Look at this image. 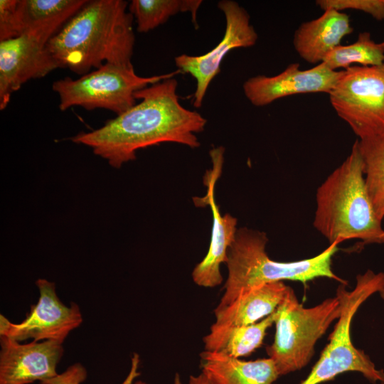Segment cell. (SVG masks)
<instances>
[{
  "mask_svg": "<svg viewBox=\"0 0 384 384\" xmlns=\"http://www.w3.org/2000/svg\"><path fill=\"white\" fill-rule=\"evenodd\" d=\"M379 293H380V297H382V299H384V289H383L382 290H380V291L379 292Z\"/></svg>",
  "mask_w": 384,
  "mask_h": 384,
  "instance_id": "83f0119b",
  "label": "cell"
},
{
  "mask_svg": "<svg viewBox=\"0 0 384 384\" xmlns=\"http://www.w3.org/2000/svg\"><path fill=\"white\" fill-rule=\"evenodd\" d=\"M224 151L225 149L221 146L210 151L213 167L207 171L204 176V183L207 187L206 194L203 197L193 198L196 206H209L213 216L208 252L196 265L191 274L193 282L205 288L215 287L223 282L220 266L223 263H226L228 250L238 230L237 218L228 213L222 215L215 198V187L222 171Z\"/></svg>",
  "mask_w": 384,
  "mask_h": 384,
  "instance_id": "7c38bea8",
  "label": "cell"
},
{
  "mask_svg": "<svg viewBox=\"0 0 384 384\" xmlns=\"http://www.w3.org/2000/svg\"><path fill=\"white\" fill-rule=\"evenodd\" d=\"M218 7L225 18V31L222 40L201 55L181 54L174 58L178 70L190 74L196 80L193 106L197 108L202 106L208 88L220 72L221 63L227 54L235 48L253 46L258 38L250 23L249 14L238 2L222 0L218 3Z\"/></svg>",
  "mask_w": 384,
  "mask_h": 384,
  "instance_id": "30bf717a",
  "label": "cell"
},
{
  "mask_svg": "<svg viewBox=\"0 0 384 384\" xmlns=\"http://www.w3.org/2000/svg\"><path fill=\"white\" fill-rule=\"evenodd\" d=\"M18 2V0H0V41L16 38L22 33Z\"/></svg>",
  "mask_w": 384,
  "mask_h": 384,
  "instance_id": "d4e9b609",
  "label": "cell"
},
{
  "mask_svg": "<svg viewBox=\"0 0 384 384\" xmlns=\"http://www.w3.org/2000/svg\"><path fill=\"white\" fill-rule=\"evenodd\" d=\"M289 286L274 282L256 287L240 294L227 307L215 311L218 326L248 325L260 321L276 311Z\"/></svg>",
  "mask_w": 384,
  "mask_h": 384,
  "instance_id": "e0dca14e",
  "label": "cell"
},
{
  "mask_svg": "<svg viewBox=\"0 0 384 384\" xmlns=\"http://www.w3.org/2000/svg\"><path fill=\"white\" fill-rule=\"evenodd\" d=\"M380 44L381 45V46L384 48V41L380 42Z\"/></svg>",
  "mask_w": 384,
  "mask_h": 384,
  "instance_id": "f546056e",
  "label": "cell"
},
{
  "mask_svg": "<svg viewBox=\"0 0 384 384\" xmlns=\"http://www.w3.org/2000/svg\"><path fill=\"white\" fill-rule=\"evenodd\" d=\"M36 286L39 299L31 306L25 319L18 324L0 315V336H5L18 342L32 338L35 341L46 340L63 343L70 331L82 322L78 305L71 302L66 306L59 299L55 283L38 279Z\"/></svg>",
  "mask_w": 384,
  "mask_h": 384,
  "instance_id": "8fae6325",
  "label": "cell"
},
{
  "mask_svg": "<svg viewBox=\"0 0 384 384\" xmlns=\"http://www.w3.org/2000/svg\"><path fill=\"white\" fill-rule=\"evenodd\" d=\"M188 384H210L203 373L198 375H191Z\"/></svg>",
  "mask_w": 384,
  "mask_h": 384,
  "instance_id": "484cf974",
  "label": "cell"
},
{
  "mask_svg": "<svg viewBox=\"0 0 384 384\" xmlns=\"http://www.w3.org/2000/svg\"><path fill=\"white\" fill-rule=\"evenodd\" d=\"M341 73V70H331L323 63L307 70H301L299 63H292L278 75L250 78L243 83L242 90L252 105L263 107L294 95L329 94Z\"/></svg>",
  "mask_w": 384,
  "mask_h": 384,
  "instance_id": "4fadbf2b",
  "label": "cell"
},
{
  "mask_svg": "<svg viewBox=\"0 0 384 384\" xmlns=\"http://www.w3.org/2000/svg\"><path fill=\"white\" fill-rule=\"evenodd\" d=\"M64 26L56 22L25 30L19 36L0 41V110L11 95L31 79L60 68L47 49L49 40Z\"/></svg>",
  "mask_w": 384,
  "mask_h": 384,
  "instance_id": "9c48e42d",
  "label": "cell"
},
{
  "mask_svg": "<svg viewBox=\"0 0 384 384\" xmlns=\"http://www.w3.org/2000/svg\"><path fill=\"white\" fill-rule=\"evenodd\" d=\"M87 2V0H18L22 33L26 29L55 22L65 23Z\"/></svg>",
  "mask_w": 384,
  "mask_h": 384,
  "instance_id": "ffe728a7",
  "label": "cell"
},
{
  "mask_svg": "<svg viewBox=\"0 0 384 384\" xmlns=\"http://www.w3.org/2000/svg\"><path fill=\"white\" fill-rule=\"evenodd\" d=\"M202 3L201 0H132L128 7L136 19L137 31L147 33L180 12L191 13L197 28V11Z\"/></svg>",
  "mask_w": 384,
  "mask_h": 384,
  "instance_id": "d6986e66",
  "label": "cell"
},
{
  "mask_svg": "<svg viewBox=\"0 0 384 384\" xmlns=\"http://www.w3.org/2000/svg\"><path fill=\"white\" fill-rule=\"evenodd\" d=\"M276 311L248 325L218 326L213 324L203 338L204 350L240 358L262 344L267 329L274 324Z\"/></svg>",
  "mask_w": 384,
  "mask_h": 384,
  "instance_id": "ac0fdd59",
  "label": "cell"
},
{
  "mask_svg": "<svg viewBox=\"0 0 384 384\" xmlns=\"http://www.w3.org/2000/svg\"><path fill=\"white\" fill-rule=\"evenodd\" d=\"M364 163L368 193L378 218H384V144H362L358 142Z\"/></svg>",
  "mask_w": 384,
  "mask_h": 384,
  "instance_id": "7402d4cb",
  "label": "cell"
},
{
  "mask_svg": "<svg viewBox=\"0 0 384 384\" xmlns=\"http://www.w3.org/2000/svg\"><path fill=\"white\" fill-rule=\"evenodd\" d=\"M200 360L201 373L210 384H272L279 376L269 357L244 361L203 350Z\"/></svg>",
  "mask_w": 384,
  "mask_h": 384,
  "instance_id": "2e32d148",
  "label": "cell"
},
{
  "mask_svg": "<svg viewBox=\"0 0 384 384\" xmlns=\"http://www.w3.org/2000/svg\"><path fill=\"white\" fill-rule=\"evenodd\" d=\"M124 0L87 2L49 40L47 49L78 75L105 63L130 66L134 46L133 16Z\"/></svg>",
  "mask_w": 384,
  "mask_h": 384,
  "instance_id": "7a4b0ae2",
  "label": "cell"
},
{
  "mask_svg": "<svg viewBox=\"0 0 384 384\" xmlns=\"http://www.w3.org/2000/svg\"><path fill=\"white\" fill-rule=\"evenodd\" d=\"M174 384H183L180 375L176 373L174 378Z\"/></svg>",
  "mask_w": 384,
  "mask_h": 384,
  "instance_id": "4316f807",
  "label": "cell"
},
{
  "mask_svg": "<svg viewBox=\"0 0 384 384\" xmlns=\"http://www.w3.org/2000/svg\"><path fill=\"white\" fill-rule=\"evenodd\" d=\"M313 226L329 242L359 240L384 244V228L367 191L358 141L350 154L318 187Z\"/></svg>",
  "mask_w": 384,
  "mask_h": 384,
  "instance_id": "3957f363",
  "label": "cell"
},
{
  "mask_svg": "<svg viewBox=\"0 0 384 384\" xmlns=\"http://www.w3.org/2000/svg\"><path fill=\"white\" fill-rule=\"evenodd\" d=\"M329 68L336 70L346 69L353 64L361 66H376L384 63V48L380 43H375L369 32L359 33L352 44L340 45L332 50L324 61Z\"/></svg>",
  "mask_w": 384,
  "mask_h": 384,
  "instance_id": "44dd1931",
  "label": "cell"
},
{
  "mask_svg": "<svg viewBox=\"0 0 384 384\" xmlns=\"http://www.w3.org/2000/svg\"><path fill=\"white\" fill-rule=\"evenodd\" d=\"M0 384L41 383L58 375L63 343L46 340L22 344L0 336Z\"/></svg>",
  "mask_w": 384,
  "mask_h": 384,
  "instance_id": "5bb4252c",
  "label": "cell"
},
{
  "mask_svg": "<svg viewBox=\"0 0 384 384\" xmlns=\"http://www.w3.org/2000/svg\"><path fill=\"white\" fill-rule=\"evenodd\" d=\"M353 31L346 14L327 9L319 17L305 21L297 28L293 46L304 60L318 65Z\"/></svg>",
  "mask_w": 384,
  "mask_h": 384,
  "instance_id": "9a60e30c",
  "label": "cell"
},
{
  "mask_svg": "<svg viewBox=\"0 0 384 384\" xmlns=\"http://www.w3.org/2000/svg\"><path fill=\"white\" fill-rule=\"evenodd\" d=\"M132 384H148V383L139 380V381H137V382H135V383H132Z\"/></svg>",
  "mask_w": 384,
  "mask_h": 384,
  "instance_id": "f1b7e54d",
  "label": "cell"
},
{
  "mask_svg": "<svg viewBox=\"0 0 384 384\" xmlns=\"http://www.w3.org/2000/svg\"><path fill=\"white\" fill-rule=\"evenodd\" d=\"M384 289V272L368 270L356 277L352 291L340 284L336 290L341 314L329 341L306 379L300 384H321L348 371L359 372L373 383L384 384V371L378 370L363 351L353 344L351 326L360 306L371 295Z\"/></svg>",
  "mask_w": 384,
  "mask_h": 384,
  "instance_id": "5b68a950",
  "label": "cell"
},
{
  "mask_svg": "<svg viewBox=\"0 0 384 384\" xmlns=\"http://www.w3.org/2000/svg\"><path fill=\"white\" fill-rule=\"evenodd\" d=\"M316 4L324 11L358 10L368 14L378 21L384 20V0H318Z\"/></svg>",
  "mask_w": 384,
  "mask_h": 384,
  "instance_id": "cb8c5ba5",
  "label": "cell"
},
{
  "mask_svg": "<svg viewBox=\"0 0 384 384\" xmlns=\"http://www.w3.org/2000/svg\"><path fill=\"white\" fill-rule=\"evenodd\" d=\"M341 314L336 296L321 304L305 308L289 287L276 310L273 343L266 348L279 376L298 370L308 364L314 353L316 341Z\"/></svg>",
  "mask_w": 384,
  "mask_h": 384,
  "instance_id": "8992f818",
  "label": "cell"
},
{
  "mask_svg": "<svg viewBox=\"0 0 384 384\" xmlns=\"http://www.w3.org/2000/svg\"><path fill=\"white\" fill-rule=\"evenodd\" d=\"M177 87V80L171 78L138 90V104L98 129L79 133L72 142L91 147L117 169L134 160L139 149L161 143L199 147L196 134L204 130L207 120L181 105Z\"/></svg>",
  "mask_w": 384,
  "mask_h": 384,
  "instance_id": "6da1fadb",
  "label": "cell"
},
{
  "mask_svg": "<svg viewBox=\"0 0 384 384\" xmlns=\"http://www.w3.org/2000/svg\"><path fill=\"white\" fill-rule=\"evenodd\" d=\"M331 105L362 144H384V63L341 70Z\"/></svg>",
  "mask_w": 384,
  "mask_h": 384,
  "instance_id": "ba28073f",
  "label": "cell"
},
{
  "mask_svg": "<svg viewBox=\"0 0 384 384\" xmlns=\"http://www.w3.org/2000/svg\"><path fill=\"white\" fill-rule=\"evenodd\" d=\"M139 364V356L134 353L132 357V365L129 374L122 384H132L139 375L137 371ZM87 370L80 363L69 366L64 372L53 378L41 382V384H81L87 378Z\"/></svg>",
  "mask_w": 384,
  "mask_h": 384,
  "instance_id": "603a6c76",
  "label": "cell"
},
{
  "mask_svg": "<svg viewBox=\"0 0 384 384\" xmlns=\"http://www.w3.org/2000/svg\"><path fill=\"white\" fill-rule=\"evenodd\" d=\"M268 242L265 232L240 228L228 252V278L224 292L215 311L223 309L240 294L256 287L274 282L292 280L307 282L326 277L347 284L332 270V257L339 243L330 244L321 253L307 259L278 262L272 260L266 251Z\"/></svg>",
  "mask_w": 384,
  "mask_h": 384,
  "instance_id": "277c9868",
  "label": "cell"
},
{
  "mask_svg": "<svg viewBox=\"0 0 384 384\" xmlns=\"http://www.w3.org/2000/svg\"><path fill=\"white\" fill-rule=\"evenodd\" d=\"M181 73L177 70L142 77L135 73L133 65L105 63L77 80L66 77L56 80L52 88L59 96L61 111L80 106L88 111L106 109L119 115L137 104L136 92Z\"/></svg>",
  "mask_w": 384,
  "mask_h": 384,
  "instance_id": "52a82bcc",
  "label": "cell"
}]
</instances>
